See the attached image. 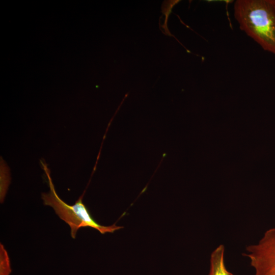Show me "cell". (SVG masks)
<instances>
[{"instance_id": "cell-1", "label": "cell", "mask_w": 275, "mask_h": 275, "mask_svg": "<svg viewBox=\"0 0 275 275\" xmlns=\"http://www.w3.org/2000/svg\"><path fill=\"white\" fill-rule=\"evenodd\" d=\"M234 15L241 30L275 54V0H237Z\"/></svg>"}, {"instance_id": "cell-2", "label": "cell", "mask_w": 275, "mask_h": 275, "mask_svg": "<svg viewBox=\"0 0 275 275\" xmlns=\"http://www.w3.org/2000/svg\"><path fill=\"white\" fill-rule=\"evenodd\" d=\"M40 163L47 178L49 187L48 193L42 194L41 198L43 204L51 206L57 215L69 226L72 238H76L77 231L81 228H93L97 230L102 234L114 233L115 231L123 228L116 226L115 224L105 226L98 223L83 203L84 195H82L73 205H68L63 201L56 193L47 165L44 161L41 160Z\"/></svg>"}, {"instance_id": "cell-3", "label": "cell", "mask_w": 275, "mask_h": 275, "mask_svg": "<svg viewBox=\"0 0 275 275\" xmlns=\"http://www.w3.org/2000/svg\"><path fill=\"white\" fill-rule=\"evenodd\" d=\"M251 265L254 268L255 275H275V227L267 230L261 239L255 244L246 248Z\"/></svg>"}, {"instance_id": "cell-4", "label": "cell", "mask_w": 275, "mask_h": 275, "mask_svg": "<svg viewBox=\"0 0 275 275\" xmlns=\"http://www.w3.org/2000/svg\"><path fill=\"white\" fill-rule=\"evenodd\" d=\"M225 247L221 244L211 253L210 269L208 275H233L228 271L224 263Z\"/></svg>"}, {"instance_id": "cell-5", "label": "cell", "mask_w": 275, "mask_h": 275, "mask_svg": "<svg viewBox=\"0 0 275 275\" xmlns=\"http://www.w3.org/2000/svg\"><path fill=\"white\" fill-rule=\"evenodd\" d=\"M10 261L4 245L0 244V275H10L11 273Z\"/></svg>"}]
</instances>
